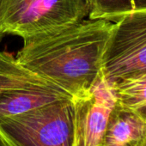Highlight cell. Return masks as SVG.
I'll return each instance as SVG.
<instances>
[{"label":"cell","mask_w":146,"mask_h":146,"mask_svg":"<svg viewBox=\"0 0 146 146\" xmlns=\"http://www.w3.org/2000/svg\"><path fill=\"white\" fill-rule=\"evenodd\" d=\"M103 146H146V118L116 103L108 119Z\"/></svg>","instance_id":"cell-7"},{"label":"cell","mask_w":146,"mask_h":146,"mask_svg":"<svg viewBox=\"0 0 146 146\" xmlns=\"http://www.w3.org/2000/svg\"><path fill=\"white\" fill-rule=\"evenodd\" d=\"M72 96L53 83L40 77L0 95V118L23 113Z\"/></svg>","instance_id":"cell-6"},{"label":"cell","mask_w":146,"mask_h":146,"mask_svg":"<svg viewBox=\"0 0 146 146\" xmlns=\"http://www.w3.org/2000/svg\"><path fill=\"white\" fill-rule=\"evenodd\" d=\"M38 0H0V29L5 35L8 30Z\"/></svg>","instance_id":"cell-11"},{"label":"cell","mask_w":146,"mask_h":146,"mask_svg":"<svg viewBox=\"0 0 146 146\" xmlns=\"http://www.w3.org/2000/svg\"><path fill=\"white\" fill-rule=\"evenodd\" d=\"M113 24L89 19L24 37L16 59L73 97L89 90L100 77Z\"/></svg>","instance_id":"cell-1"},{"label":"cell","mask_w":146,"mask_h":146,"mask_svg":"<svg viewBox=\"0 0 146 146\" xmlns=\"http://www.w3.org/2000/svg\"><path fill=\"white\" fill-rule=\"evenodd\" d=\"M72 146H103L110 114L117 103L113 84L102 75L87 90L72 97Z\"/></svg>","instance_id":"cell-4"},{"label":"cell","mask_w":146,"mask_h":146,"mask_svg":"<svg viewBox=\"0 0 146 146\" xmlns=\"http://www.w3.org/2000/svg\"><path fill=\"white\" fill-rule=\"evenodd\" d=\"M0 146H11L9 142L2 136L1 133H0Z\"/></svg>","instance_id":"cell-12"},{"label":"cell","mask_w":146,"mask_h":146,"mask_svg":"<svg viewBox=\"0 0 146 146\" xmlns=\"http://www.w3.org/2000/svg\"><path fill=\"white\" fill-rule=\"evenodd\" d=\"M146 9V0H94L89 19H105L114 23L132 11Z\"/></svg>","instance_id":"cell-10"},{"label":"cell","mask_w":146,"mask_h":146,"mask_svg":"<svg viewBox=\"0 0 146 146\" xmlns=\"http://www.w3.org/2000/svg\"><path fill=\"white\" fill-rule=\"evenodd\" d=\"M101 73L111 84L146 75V9L128 13L113 23Z\"/></svg>","instance_id":"cell-3"},{"label":"cell","mask_w":146,"mask_h":146,"mask_svg":"<svg viewBox=\"0 0 146 146\" xmlns=\"http://www.w3.org/2000/svg\"><path fill=\"white\" fill-rule=\"evenodd\" d=\"M113 84L117 103L146 118V75L120 80Z\"/></svg>","instance_id":"cell-8"},{"label":"cell","mask_w":146,"mask_h":146,"mask_svg":"<svg viewBox=\"0 0 146 146\" xmlns=\"http://www.w3.org/2000/svg\"><path fill=\"white\" fill-rule=\"evenodd\" d=\"M89 0H38L8 30L22 38L83 22L89 17Z\"/></svg>","instance_id":"cell-5"},{"label":"cell","mask_w":146,"mask_h":146,"mask_svg":"<svg viewBox=\"0 0 146 146\" xmlns=\"http://www.w3.org/2000/svg\"><path fill=\"white\" fill-rule=\"evenodd\" d=\"M40 78L20 64L11 53L0 52V95Z\"/></svg>","instance_id":"cell-9"},{"label":"cell","mask_w":146,"mask_h":146,"mask_svg":"<svg viewBox=\"0 0 146 146\" xmlns=\"http://www.w3.org/2000/svg\"><path fill=\"white\" fill-rule=\"evenodd\" d=\"M0 133L11 146H72V98L1 117Z\"/></svg>","instance_id":"cell-2"},{"label":"cell","mask_w":146,"mask_h":146,"mask_svg":"<svg viewBox=\"0 0 146 146\" xmlns=\"http://www.w3.org/2000/svg\"><path fill=\"white\" fill-rule=\"evenodd\" d=\"M4 35H5V34L3 33V31L1 30V29H0V42L2 41V39H3Z\"/></svg>","instance_id":"cell-13"},{"label":"cell","mask_w":146,"mask_h":146,"mask_svg":"<svg viewBox=\"0 0 146 146\" xmlns=\"http://www.w3.org/2000/svg\"><path fill=\"white\" fill-rule=\"evenodd\" d=\"M89 2H90V4L91 9H92V6H93V5H94V0H89Z\"/></svg>","instance_id":"cell-14"}]
</instances>
